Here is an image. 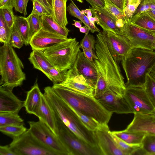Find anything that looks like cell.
Returning <instances> with one entry per match:
<instances>
[{"mask_svg":"<svg viewBox=\"0 0 155 155\" xmlns=\"http://www.w3.org/2000/svg\"><path fill=\"white\" fill-rule=\"evenodd\" d=\"M95 52L98 59L94 62L97 74L94 97L107 91L123 96L126 86L119 66L111 54L102 32L97 34Z\"/></svg>","mask_w":155,"mask_h":155,"instance_id":"obj_1","label":"cell"},{"mask_svg":"<svg viewBox=\"0 0 155 155\" xmlns=\"http://www.w3.org/2000/svg\"><path fill=\"white\" fill-rule=\"evenodd\" d=\"M44 90L45 97L56 119L87 143L99 147L94 132L89 130L84 126L72 109L57 94L52 87H46Z\"/></svg>","mask_w":155,"mask_h":155,"instance_id":"obj_2","label":"cell"},{"mask_svg":"<svg viewBox=\"0 0 155 155\" xmlns=\"http://www.w3.org/2000/svg\"><path fill=\"white\" fill-rule=\"evenodd\" d=\"M121 62L127 79L126 87H143L147 74L155 65V51L132 48Z\"/></svg>","mask_w":155,"mask_h":155,"instance_id":"obj_3","label":"cell"},{"mask_svg":"<svg viewBox=\"0 0 155 155\" xmlns=\"http://www.w3.org/2000/svg\"><path fill=\"white\" fill-rule=\"evenodd\" d=\"M52 87L71 108L91 117L100 124H108L112 113L107 110L94 97L75 92L59 84Z\"/></svg>","mask_w":155,"mask_h":155,"instance_id":"obj_4","label":"cell"},{"mask_svg":"<svg viewBox=\"0 0 155 155\" xmlns=\"http://www.w3.org/2000/svg\"><path fill=\"white\" fill-rule=\"evenodd\" d=\"M23 64L9 43L0 48V87L13 90L21 86L26 79Z\"/></svg>","mask_w":155,"mask_h":155,"instance_id":"obj_5","label":"cell"},{"mask_svg":"<svg viewBox=\"0 0 155 155\" xmlns=\"http://www.w3.org/2000/svg\"><path fill=\"white\" fill-rule=\"evenodd\" d=\"M80 48L76 38H69L48 47L43 51L54 67L61 71H68L74 64Z\"/></svg>","mask_w":155,"mask_h":155,"instance_id":"obj_6","label":"cell"},{"mask_svg":"<svg viewBox=\"0 0 155 155\" xmlns=\"http://www.w3.org/2000/svg\"><path fill=\"white\" fill-rule=\"evenodd\" d=\"M57 136L68 151L70 155H103L99 147L87 143L57 119Z\"/></svg>","mask_w":155,"mask_h":155,"instance_id":"obj_7","label":"cell"},{"mask_svg":"<svg viewBox=\"0 0 155 155\" xmlns=\"http://www.w3.org/2000/svg\"><path fill=\"white\" fill-rule=\"evenodd\" d=\"M28 129L35 139L42 146L56 155H70L69 152L56 135L42 122L28 121Z\"/></svg>","mask_w":155,"mask_h":155,"instance_id":"obj_8","label":"cell"},{"mask_svg":"<svg viewBox=\"0 0 155 155\" xmlns=\"http://www.w3.org/2000/svg\"><path fill=\"white\" fill-rule=\"evenodd\" d=\"M9 145L16 155H56L38 143L28 129L21 136L13 139Z\"/></svg>","mask_w":155,"mask_h":155,"instance_id":"obj_9","label":"cell"},{"mask_svg":"<svg viewBox=\"0 0 155 155\" xmlns=\"http://www.w3.org/2000/svg\"><path fill=\"white\" fill-rule=\"evenodd\" d=\"M123 33L132 48L155 50V34L135 25L130 21L125 24Z\"/></svg>","mask_w":155,"mask_h":155,"instance_id":"obj_10","label":"cell"},{"mask_svg":"<svg viewBox=\"0 0 155 155\" xmlns=\"http://www.w3.org/2000/svg\"><path fill=\"white\" fill-rule=\"evenodd\" d=\"M123 96L134 113L150 114L154 107L143 87H126Z\"/></svg>","mask_w":155,"mask_h":155,"instance_id":"obj_11","label":"cell"},{"mask_svg":"<svg viewBox=\"0 0 155 155\" xmlns=\"http://www.w3.org/2000/svg\"><path fill=\"white\" fill-rule=\"evenodd\" d=\"M58 84L75 92L94 97L96 85L81 74L74 64L67 71L65 80Z\"/></svg>","mask_w":155,"mask_h":155,"instance_id":"obj_12","label":"cell"},{"mask_svg":"<svg viewBox=\"0 0 155 155\" xmlns=\"http://www.w3.org/2000/svg\"><path fill=\"white\" fill-rule=\"evenodd\" d=\"M102 32L110 52L119 64L132 48L131 45L124 35L109 31H103Z\"/></svg>","mask_w":155,"mask_h":155,"instance_id":"obj_13","label":"cell"},{"mask_svg":"<svg viewBox=\"0 0 155 155\" xmlns=\"http://www.w3.org/2000/svg\"><path fill=\"white\" fill-rule=\"evenodd\" d=\"M96 99L107 110L112 114H134L123 96L107 91Z\"/></svg>","mask_w":155,"mask_h":155,"instance_id":"obj_14","label":"cell"},{"mask_svg":"<svg viewBox=\"0 0 155 155\" xmlns=\"http://www.w3.org/2000/svg\"><path fill=\"white\" fill-rule=\"evenodd\" d=\"M94 132L103 155H125L117 146L107 124H100Z\"/></svg>","mask_w":155,"mask_h":155,"instance_id":"obj_15","label":"cell"},{"mask_svg":"<svg viewBox=\"0 0 155 155\" xmlns=\"http://www.w3.org/2000/svg\"><path fill=\"white\" fill-rule=\"evenodd\" d=\"M134 114L133 120L124 130L155 136V116L150 114Z\"/></svg>","mask_w":155,"mask_h":155,"instance_id":"obj_16","label":"cell"},{"mask_svg":"<svg viewBox=\"0 0 155 155\" xmlns=\"http://www.w3.org/2000/svg\"><path fill=\"white\" fill-rule=\"evenodd\" d=\"M68 39V38L46 31L41 28L32 37L29 44L32 50L43 51L48 47Z\"/></svg>","mask_w":155,"mask_h":155,"instance_id":"obj_17","label":"cell"},{"mask_svg":"<svg viewBox=\"0 0 155 155\" xmlns=\"http://www.w3.org/2000/svg\"><path fill=\"white\" fill-rule=\"evenodd\" d=\"M24 106V101L18 99L8 88L0 87V113H18Z\"/></svg>","mask_w":155,"mask_h":155,"instance_id":"obj_18","label":"cell"},{"mask_svg":"<svg viewBox=\"0 0 155 155\" xmlns=\"http://www.w3.org/2000/svg\"><path fill=\"white\" fill-rule=\"evenodd\" d=\"M94 16L98 19L97 24L103 29V31H109L119 35H123L116 25L117 19L104 8L90 7Z\"/></svg>","mask_w":155,"mask_h":155,"instance_id":"obj_19","label":"cell"},{"mask_svg":"<svg viewBox=\"0 0 155 155\" xmlns=\"http://www.w3.org/2000/svg\"><path fill=\"white\" fill-rule=\"evenodd\" d=\"M74 64L81 74L96 85L97 74L94 61H91L89 60L83 51L80 50Z\"/></svg>","mask_w":155,"mask_h":155,"instance_id":"obj_20","label":"cell"},{"mask_svg":"<svg viewBox=\"0 0 155 155\" xmlns=\"http://www.w3.org/2000/svg\"><path fill=\"white\" fill-rule=\"evenodd\" d=\"M36 116L38 118L39 120L46 125L57 136V119L44 94L42 95L39 110Z\"/></svg>","mask_w":155,"mask_h":155,"instance_id":"obj_21","label":"cell"},{"mask_svg":"<svg viewBox=\"0 0 155 155\" xmlns=\"http://www.w3.org/2000/svg\"><path fill=\"white\" fill-rule=\"evenodd\" d=\"M43 94L37 82L27 92L24 107L27 113L36 115L41 105Z\"/></svg>","mask_w":155,"mask_h":155,"instance_id":"obj_22","label":"cell"},{"mask_svg":"<svg viewBox=\"0 0 155 155\" xmlns=\"http://www.w3.org/2000/svg\"><path fill=\"white\" fill-rule=\"evenodd\" d=\"M28 59L35 68L42 72L48 78L49 70L54 66L46 57L43 51L33 50Z\"/></svg>","mask_w":155,"mask_h":155,"instance_id":"obj_23","label":"cell"},{"mask_svg":"<svg viewBox=\"0 0 155 155\" xmlns=\"http://www.w3.org/2000/svg\"><path fill=\"white\" fill-rule=\"evenodd\" d=\"M68 0H53L54 20L62 27L65 28L68 24L66 15V3Z\"/></svg>","mask_w":155,"mask_h":155,"instance_id":"obj_24","label":"cell"},{"mask_svg":"<svg viewBox=\"0 0 155 155\" xmlns=\"http://www.w3.org/2000/svg\"><path fill=\"white\" fill-rule=\"evenodd\" d=\"M41 28L43 30L67 38L70 31L66 27L63 28L56 22L51 15L41 17Z\"/></svg>","mask_w":155,"mask_h":155,"instance_id":"obj_25","label":"cell"},{"mask_svg":"<svg viewBox=\"0 0 155 155\" xmlns=\"http://www.w3.org/2000/svg\"><path fill=\"white\" fill-rule=\"evenodd\" d=\"M130 22L135 25L155 35V20L146 12L134 15Z\"/></svg>","mask_w":155,"mask_h":155,"instance_id":"obj_26","label":"cell"},{"mask_svg":"<svg viewBox=\"0 0 155 155\" xmlns=\"http://www.w3.org/2000/svg\"><path fill=\"white\" fill-rule=\"evenodd\" d=\"M111 132L121 140L131 145H142L143 139L146 135L141 133L129 132L124 130Z\"/></svg>","mask_w":155,"mask_h":155,"instance_id":"obj_27","label":"cell"},{"mask_svg":"<svg viewBox=\"0 0 155 155\" xmlns=\"http://www.w3.org/2000/svg\"><path fill=\"white\" fill-rule=\"evenodd\" d=\"M14 25L20 34L25 46L29 44V27L26 18L15 15Z\"/></svg>","mask_w":155,"mask_h":155,"instance_id":"obj_28","label":"cell"},{"mask_svg":"<svg viewBox=\"0 0 155 155\" xmlns=\"http://www.w3.org/2000/svg\"><path fill=\"white\" fill-rule=\"evenodd\" d=\"M21 125H24V120L18 113H0V127Z\"/></svg>","mask_w":155,"mask_h":155,"instance_id":"obj_29","label":"cell"},{"mask_svg":"<svg viewBox=\"0 0 155 155\" xmlns=\"http://www.w3.org/2000/svg\"><path fill=\"white\" fill-rule=\"evenodd\" d=\"M27 130L24 125L0 127V131L1 132L13 139L21 136Z\"/></svg>","mask_w":155,"mask_h":155,"instance_id":"obj_30","label":"cell"},{"mask_svg":"<svg viewBox=\"0 0 155 155\" xmlns=\"http://www.w3.org/2000/svg\"><path fill=\"white\" fill-rule=\"evenodd\" d=\"M142 145L141 155H155V136L146 135Z\"/></svg>","mask_w":155,"mask_h":155,"instance_id":"obj_31","label":"cell"},{"mask_svg":"<svg viewBox=\"0 0 155 155\" xmlns=\"http://www.w3.org/2000/svg\"><path fill=\"white\" fill-rule=\"evenodd\" d=\"M29 27V40L41 28V17L36 14L28 16L26 18ZM30 43V42H29Z\"/></svg>","mask_w":155,"mask_h":155,"instance_id":"obj_32","label":"cell"},{"mask_svg":"<svg viewBox=\"0 0 155 155\" xmlns=\"http://www.w3.org/2000/svg\"><path fill=\"white\" fill-rule=\"evenodd\" d=\"M84 126L89 130L94 132L100 124L95 119L71 107Z\"/></svg>","mask_w":155,"mask_h":155,"instance_id":"obj_33","label":"cell"},{"mask_svg":"<svg viewBox=\"0 0 155 155\" xmlns=\"http://www.w3.org/2000/svg\"><path fill=\"white\" fill-rule=\"evenodd\" d=\"M111 133L117 146L125 155H133L136 150L142 147V145L129 144Z\"/></svg>","mask_w":155,"mask_h":155,"instance_id":"obj_34","label":"cell"},{"mask_svg":"<svg viewBox=\"0 0 155 155\" xmlns=\"http://www.w3.org/2000/svg\"><path fill=\"white\" fill-rule=\"evenodd\" d=\"M145 90L150 101L155 107V79L150 74L146 76L144 87Z\"/></svg>","mask_w":155,"mask_h":155,"instance_id":"obj_35","label":"cell"},{"mask_svg":"<svg viewBox=\"0 0 155 155\" xmlns=\"http://www.w3.org/2000/svg\"><path fill=\"white\" fill-rule=\"evenodd\" d=\"M142 0H127L124 10L127 23L131 21L133 16Z\"/></svg>","mask_w":155,"mask_h":155,"instance_id":"obj_36","label":"cell"},{"mask_svg":"<svg viewBox=\"0 0 155 155\" xmlns=\"http://www.w3.org/2000/svg\"><path fill=\"white\" fill-rule=\"evenodd\" d=\"M104 8L114 16L117 20L122 19L126 23V20L124 13L117 7L110 0H104Z\"/></svg>","mask_w":155,"mask_h":155,"instance_id":"obj_37","label":"cell"},{"mask_svg":"<svg viewBox=\"0 0 155 155\" xmlns=\"http://www.w3.org/2000/svg\"><path fill=\"white\" fill-rule=\"evenodd\" d=\"M67 71H61L54 67L49 71L48 78L53 82L54 84L60 83L65 79Z\"/></svg>","mask_w":155,"mask_h":155,"instance_id":"obj_38","label":"cell"},{"mask_svg":"<svg viewBox=\"0 0 155 155\" xmlns=\"http://www.w3.org/2000/svg\"><path fill=\"white\" fill-rule=\"evenodd\" d=\"M12 29L7 26L2 15L0 16V41L3 44L8 43Z\"/></svg>","mask_w":155,"mask_h":155,"instance_id":"obj_39","label":"cell"},{"mask_svg":"<svg viewBox=\"0 0 155 155\" xmlns=\"http://www.w3.org/2000/svg\"><path fill=\"white\" fill-rule=\"evenodd\" d=\"M8 43L12 47L18 49L24 45L22 37L15 25L12 28Z\"/></svg>","mask_w":155,"mask_h":155,"instance_id":"obj_40","label":"cell"},{"mask_svg":"<svg viewBox=\"0 0 155 155\" xmlns=\"http://www.w3.org/2000/svg\"><path fill=\"white\" fill-rule=\"evenodd\" d=\"M96 40L91 35L85 34L79 43L80 48H84L90 50L95 51Z\"/></svg>","mask_w":155,"mask_h":155,"instance_id":"obj_41","label":"cell"},{"mask_svg":"<svg viewBox=\"0 0 155 155\" xmlns=\"http://www.w3.org/2000/svg\"><path fill=\"white\" fill-rule=\"evenodd\" d=\"M2 13L5 23L8 27L12 29L15 23V16L13 10L8 8L0 9Z\"/></svg>","mask_w":155,"mask_h":155,"instance_id":"obj_42","label":"cell"},{"mask_svg":"<svg viewBox=\"0 0 155 155\" xmlns=\"http://www.w3.org/2000/svg\"><path fill=\"white\" fill-rule=\"evenodd\" d=\"M32 1L33 4V10L29 16L34 14H37L41 17L44 15L51 16L47 9L37 1L34 0Z\"/></svg>","mask_w":155,"mask_h":155,"instance_id":"obj_43","label":"cell"},{"mask_svg":"<svg viewBox=\"0 0 155 155\" xmlns=\"http://www.w3.org/2000/svg\"><path fill=\"white\" fill-rule=\"evenodd\" d=\"M70 0L71 2L67 7V10L71 16L78 18L84 24V21L81 11L77 7L72 0Z\"/></svg>","mask_w":155,"mask_h":155,"instance_id":"obj_44","label":"cell"},{"mask_svg":"<svg viewBox=\"0 0 155 155\" xmlns=\"http://www.w3.org/2000/svg\"><path fill=\"white\" fill-rule=\"evenodd\" d=\"M14 8L15 11L23 14L25 17L27 15L24 0H14Z\"/></svg>","mask_w":155,"mask_h":155,"instance_id":"obj_45","label":"cell"},{"mask_svg":"<svg viewBox=\"0 0 155 155\" xmlns=\"http://www.w3.org/2000/svg\"><path fill=\"white\" fill-rule=\"evenodd\" d=\"M150 9V5L148 0H142L136 10L134 15L146 12Z\"/></svg>","mask_w":155,"mask_h":155,"instance_id":"obj_46","label":"cell"},{"mask_svg":"<svg viewBox=\"0 0 155 155\" xmlns=\"http://www.w3.org/2000/svg\"><path fill=\"white\" fill-rule=\"evenodd\" d=\"M14 0H0V9L8 8L13 10Z\"/></svg>","mask_w":155,"mask_h":155,"instance_id":"obj_47","label":"cell"},{"mask_svg":"<svg viewBox=\"0 0 155 155\" xmlns=\"http://www.w3.org/2000/svg\"><path fill=\"white\" fill-rule=\"evenodd\" d=\"M0 155H16L9 145L0 146Z\"/></svg>","mask_w":155,"mask_h":155,"instance_id":"obj_48","label":"cell"},{"mask_svg":"<svg viewBox=\"0 0 155 155\" xmlns=\"http://www.w3.org/2000/svg\"><path fill=\"white\" fill-rule=\"evenodd\" d=\"M83 51L86 57L90 61H93L94 59H97L98 58L94 51L90 50L84 48H81Z\"/></svg>","mask_w":155,"mask_h":155,"instance_id":"obj_49","label":"cell"},{"mask_svg":"<svg viewBox=\"0 0 155 155\" xmlns=\"http://www.w3.org/2000/svg\"><path fill=\"white\" fill-rule=\"evenodd\" d=\"M124 13L127 0H110Z\"/></svg>","mask_w":155,"mask_h":155,"instance_id":"obj_50","label":"cell"},{"mask_svg":"<svg viewBox=\"0 0 155 155\" xmlns=\"http://www.w3.org/2000/svg\"><path fill=\"white\" fill-rule=\"evenodd\" d=\"M92 6V7L104 8L105 3L104 0H85Z\"/></svg>","mask_w":155,"mask_h":155,"instance_id":"obj_51","label":"cell"},{"mask_svg":"<svg viewBox=\"0 0 155 155\" xmlns=\"http://www.w3.org/2000/svg\"><path fill=\"white\" fill-rule=\"evenodd\" d=\"M150 9L146 13L155 20V0H148Z\"/></svg>","mask_w":155,"mask_h":155,"instance_id":"obj_52","label":"cell"},{"mask_svg":"<svg viewBox=\"0 0 155 155\" xmlns=\"http://www.w3.org/2000/svg\"><path fill=\"white\" fill-rule=\"evenodd\" d=\"M34 0H32V1ZM43 5L51 14L52 17L53 8L47 0H35Z\"/></svg>","mask_w":155,"mask_h":155,"instance_id":"obj_53","label":"cell"},{"mask_svg":"<svg viewBox=\"0 0 155 155\" xmlns=\"http://www.w3.org/2000/svg\"><path fill=\"white\" fill-rule=\"evenodd\" d=\"M79 29L80 32L85 33V34H88L89 31H90V29L85 25L82 26Z\"/></svg>","mask_w":155,"mask_h":155,"instance_id":"obj_54","label":"cell"},{"mask_svg":"<svg viewBox=\"0 0 155 155\" xmlns=\"http://www.w3.org/2000/svg\"><path fill=\"white\" fill-rule=\"evenodd\" d=\"M83 11L84 13L87 15L86 16L88 18L92 17V11L90 8L83 10Z\"/></svg>","mask_w":155,"mask_h":155,"instance_id":"obj_55","label":"cell"},{"mask_svg":"<svg viewBox=\"0 0 155 155\" xmlns=\"http://www.w3.org/2000/svg\"><path fill=\"white\" fill-rule=\"evenodd\" d=\"M73 21H74V24H72V25H74L76 27L79 28L82 27L81 23L82 22L81 21H78L74 20Z\"/></svg>","mask_w":155,"mask_h":155,"instance_id":"obj_56","label":"cell"},{"mask_svg":"<svg viewBox=\"0 0 155 155\" xmlns=\"http://www.w3.org/2000/svg\"><path fill=\"white\" fill-rule=\"evenodd\" d=\"M150 75L155 79V65L152 68L150 73Z\"/></svg>","mask_w":155,"mask_h":155,"instance_id":"obj_57","label":"cell"},{"mask_svg":"<svg viewBox=\"0 0 155 155\" xmlns=\"http://www.w3.org/2000/svg\"><path fill=\"white\" fill-rule=\"evenodd\" d=\"M89 21L91 22L94 23L95 22H96L97 20V18L96 16L94 17H91L88 18Z\"/></svg>","mask_w":155,"mask_h":155,"instance_id":"obj_58","label":"cell"},{"mask_svg":"<svg viewBox=\"0 0 155 155\" xmlns=\"http://www.w3.org/2000/svg\"><path fill=\"white\" fill-rule=\"evenodd\" d=\"M50 5L53 8V0H47Z\"/></svg>","mask_w":155,"mask_h":155,"instance_id":"obj_59","label":"cell"},{"mask_svg":"<svg viewBox=\"0 0 155 155\" xmlns=\"http://www.w3.org/2000/svg\"><path fill=\"white\" fill-rule=\"evenodd\" d=\"M29 0H24L25 4V9L27 10V7L28 2ZM31 1L32 0H30Z\"/></svg>","mask_w":155,"mask_h":155,"instance_id":"obj_60","label":"cell"},{"mask_svg":"<svg viewBox=\"0 0 155 155\" xmlns=\"http://www.w3.org/2000/svg\"><path fill=\"white\" fill-rule=\"evenodd\" d=\"M150 114L155 116V107H154L153 110L150 113Z\"/></svg>","mask_w":155,"mask_h":155,"instance_id":"obj_61","label":"cell"},{"mask_svg":"<svg viewBox=\"0 0 155 155\" xmlns=\"http://www.w3.org/2000/svg\"><path fill=\"white\" fill-rule=\"evenodd\" d=\"M82 3L83 2V0H76Z\"/></svg>","mask_w":155,"mask_h":155,"instance_id":"obj_62","label":"cell"},{"mask_svg":"<svg viewBox=\"0 0 155 155\" xmlns=\"http://www.w3.org/2000/svg\"></svg>","mask_w":155,"mask_h":155,"instance_id":"obj_63","label":"cell"},{"mask_svg":"<svg viewBox=\"0 0 155 155\" xmlns=\"http://www.w3.org/2000/svg\"></svg>","mask_w":155,"mask_h":155,"instance_id":"obj_64","label":"cell"}]
</instances>
